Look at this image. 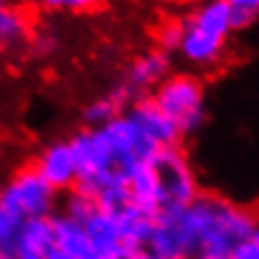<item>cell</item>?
Wrapping results in <instances>:
<instances>
[{"label":"cell","mask_w":259,"mask_h":259,"mask_svg":"<svg viewBox=\"0 0 259 259\" xmlns=\"http://www.w3.org/2000/svg\"><path fill=\"white\" fill-rule=\"evenodd\" d=\"M125 112L132 116V119L137 121V125L158 145V150L180 145V139L183 137H180L178 130L169 123V119L156 108V103H154L150 97H139Z\"/></svg>","instance_id":"10"},{"label":"cell","mask_w":259,"mask_h":259,"mask_svg":"<svg viewBox=\"0 0 259 259\" xmlns=\"http://www.w3.org/2000/svg\"><path fill=\"white\" fill-rule=\"evenodd\" d=\"M180 18H171V20H165L163 24L158 27L156 31V47H160L167 53H176V47H178V40H180Z\"/></svg>","instance_id":"17"},{"label":"cell","mask_w":259,"mask_h":259,"mask_svg":"<svg viewBox=\"0 0 259 259\" xmlns=\"http://www.w3.org/2000/svg\"><path fill=\"white\" fill-rule=\"evenodd\" d=\"M55 246L51 218L29 220L20 226L14 244V259H49Z\"/></svg>","instance_id":"12"},{"label":"cell","mask_w":259,"mask_h":259,"mask_svg":"<svg viewBox=\"0 0 259 259\" xmlns=\"http://www.w3.org/2000/svg\"><path fill=\"white\" fill-rule=\"evenodd\" d=\"M160 189V211H178L191 204L200 193V178L191 158L180 145L158 150L152 160Z\"/></svg>","instance_id":"7"},{"label":"cell","mask_w":259,"mask_h":259,"mask_svg":"<svg viewBox=\"0 0 259 259\" xmlns=\"http://www.w3.org/2000/svg\"><path fill=\"white\" fill-rule=\"evenodd\" d=\"M127 196L130 204L137 206V209L152 213V215L160 213V189L152 165L141 167L139 171H134L127 178Z\"/></svg>","instance_id":"14"},{"label":"cell","mask_w":259,"mask_h":259,"mask_svg":"<svg viewBox=\"0 0 259 259\" xmlns=\"http://www.w3.org/2000/svg\"><path fill=\"white\" fill-rule=\"evenodd\" d=\"M150 99L180 137L196 134L206 121V90L202 79L193 73H171L152 90Z\"/></svg>","instance_id":"3"},{"label":"cell","mask_w":259,"mask_h":259,"mask_svg":"<svg viewBox=\"0 0 259 259\" xmlns=\"http://www.w3.org/2000/svg\"><path fill=\"white\" fill-rule=\"evenodd\" d=\"M127 259H152L150 255H147L145 250H139V252H134V255H130Z\"/></svg>","instance_id":"20"},{"label":"cell","mask_w":259,"mask_h":259,"mask_svg":"<svg viewBox=\"0 0 259 259\" xmlns=\"http://www.w3.org/2000/svg\"><path fill=\"white\" fill-rule=\"evenodd\" d=\"M62 213L77 220L101 259H127V248L123 244L116 213L99 209L95 200L81 191H68Z\"/></svg>","instance_id":"5"},{"label":"cell","mask_w":259,"mask_h":259,"mask_svg":"<svg viewBox=\"0 0 259 259\" xmlns=\"http://www.w3.org/2000/svg\"><path fill=\"white\" fill-rule=\"evenodd\" d=\"M174 73V55L163 51L160 47H152L139 53L127 64L123 83L132 90L134 97H150L152 90L163 83Z\"/></svg>","instance_id":"8"},{"label":"cell","mask_w":259,"mask_h":259,"mask_svg":"<svg viewBox=\"0 0 259 259\" xmlns=\"http://www.w3.org/2000/svg\"><path fill=\"white\" fill-rule=\"evenodd\" d=\"M24 222L0 206V259H14V244Z\"/></svg>","instance_id":"15"},{"label":"cell","mask_w":259,"mask_h":259,"mask_svg":"<svg viewBox=\"0 0 259 259\" xmlns=\"http://www.w3.org/2000/svg\"><path fill=\"white\" fill-rule=\"evenodd\" d=\"M60 193L44 180L33 165L22 167L0 187V206L18 220H42L57 213Z\"/></svg>","instance_id":"6"},{"label":"cell","mask_w":259,"mask_h":259,"mask_svg":"<svg viewBox=\"0 0 259 259\" xmlns=\"http://www.w3.org/2000/svg\"><path fill=\"white\" fill-rule=\"evenodd\" d=\"M189 259H229L226 255H218V252H209V250H198L196 255H191Z\"/></svg>","instance_id":"19"},{"label":"cell","mask_w":259,"mask_h":259,"mask_svg":"<svg viewBox=\"0 0 259 259\" xmlns=\"http://www.w3.org/2000/svg\"><path fill=\"white\" fill-rule=\"evenodd\" d=\"M99 130L106 139L114 174L125 183L134 171L150 165L158 154V145L137 125V121L127 112L103 123V125H99Z\"/></svg>","instance_id":"4"},{"label":"cell","mask_w":259,"mask_h":259,"mask_svg":"<svg viewBox=\"0 0 259 259\" xmlns=\"http://www.w3.org/2000/svg\"><path fill=\"white\" fill-rule=\"evenodd\" d=\"M233 11L235 29H246L259 18V0H224Z\"/></svg>","instance_id":"16"},{"label":"cell","mask_w":259,"mask_h":259,"mask_svg":"<svg viewBox=\"0 0 259 259\" xmlns=\"http://www.w3.org/2000/svg\"><path fill=\"white\" fill-rule=\"evenodd\" d=\"M134 101H137V97H134V93L125 86V83L123 81L114 83V86H110L106 93H101L99 97H95L93 101H88V106L83 108L86 127H99L103 123L112 121L114 116L125 112Z\"/></svg>","instance_id":"11"},{"label":"cell","mask_w":259,"mask_h":259,"mask_svg":"<svg viewBox=\"0 0 259 259\" xmlns=\"http://www.w3.org/2000/svg\"><path fill=\"white\" fill-rule=\"evenodd\" d=\"M180 40L176 53L187 66L211 70L224 60L235 18L224 0H204L185 18H180Z\"/></svg>","instance_id":"2"},{"label":"cell","mask_w":259,"mask_h":259,"mask_svg":"<svg viewBox=\"0 0 259 259\" xmlns=\"http://www.w3.org/2000/svg\"><path fill=\"white\" fill-rule=\"evenodd\" d=\"M229 259H259V229L252 231L246 239H242V242L231 250Z\"/></svg>","instance_id":"18"},{"label":"cell","mask_w":259,"mask_h":259,"mask_svg":"<svg viewBox=\"0 0 259 259\" xmlns=\"http://www.w3.org/2000/svg\"><path fill=\"white\" fill-rule=\"evenodd\" d=\"M178 220L193 255L209 250L231 257V250L259 229V211L220 193H200L191 204L178 209Z\"/></svg>","instance_id":"1"},{"label":"cell","mask_w":259,"mask_h":259,"mask_svg":"<svg viewBox=\"0 0 259 259\" xmlns=\"http://www.w3.org/2000/svg\"><path fill=\"white\" fill-rule=\"evenodd\" d=\"M33 167L57 193H68L77 187V160L68 141L49 143L37 154Z\"/></svg>","instance_id":"9"},{"label":"cell","mask_w":259,"mask_h":259,"mask_svg":"<svg viewBox=\"0 0 259 259\" xmlns=\"http://www.w3.org/2000/svg\"><path fill=\"white\" fill-rule=\"evenodd\" d=\"M51 224H53L57 248L64 252L66 259H101L93 248V244H90L83 226L77 220L57 211L55 215H51Z\"/></svg>","instance_id":"13"}]
</instances>
